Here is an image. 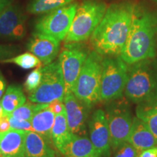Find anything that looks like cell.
<instances>
[{"mask_svg":"<svg viewBox=\"0 0 157 157\" xmlns=\"http://www.w3.org/2000/svg\"><path fill=\"white\" fill-rule=\"evenodd\" d=\"M134 6L129 3L115 4L106 9L101 23L91 35V43L101 56H118L126 43Z\"/></svg>","mask_w":157,"mask_h":157,"instance_id":"obj_1","label":"cell"},{"mask_svg":"<svg viewBox=\"0 0 157 157\" xmlns=\"http://www.w3.org/2000/svg\"><path fill=\"white\" fill-rule=\"evenodd\" d=\"M155 33L156 24L151 15L134 10L128 36L119 55L120 58L129 65L154 58L156 55Z\"/></svg>","mask_w":157,"mask_h":157,"instance_id":"obj_2","label":"cell"},{"mask_svg":"<svg viewBox=\"0 0 157 157\" xmlns=\"http://www.w3.org/2000/svg\"><path fill=\"white\" fill-rule=\"evenodd\" d=\"M128 70L125 95L135 103L157 100V66L151 60H141Z\"/></svg>","mask_w":157,"mask_h":157,"instance_id":"obj_3","label":"cell"},{"mask_svg":"<svg viewBox=\"0 0 157 157\" xmlns=\"http://www.w3.org/2000/svg\"><path fill=\"white\" fill-rule=\"evenodd\" d=\"M106 5L99 0H85L77 7L75 16L66 38V43L84 42L91 36L106 11Z\"/></svg>","mask_w":157,"mask_h":157,"instance_id":"obj_4","label":"cell"},{"mask_svg":"<svg viewBox=\"0 0 157 157\" xmlns=\"http://www.w3.org/2000/svg\"><path fill=\"white\" fill-rule=\"evenodd\" d=\"M103 59L98 52L88 55L82 66L73 93L78 100L90 107L100 100Z\"/></svg>","mask_w":157,"mask_h":157,"instance_id":"obj_5","label":"cell"},{"mask_svg":"<svg viewBox=\"0 0 157 157\" xmlns=\"http://www.w3.org/2000/svg\"><path fill=\"white\" fill-rule=\"evenodd\" d=\"M101 101H111L121 97L128 78L127 63L120 58H107L103 60Z\"/></svg>","mask_w":157,"mask_h":157,"instance_id":"obj_6","label":"cell"},{"mask_svg":"<svg viewBox=\"0 0 157 157\" xmlns=\"http://www.w3.org/2000/svg\"><path fill=\"white\" fill-rule=\"evenodd\" d=\"M65 85L58 61L42 67V77L39 87L29 96V101L36 103H49L55 100L63 101Z\"/></svg>","mask_w":157,"mask_h":157,"instance_id":"obj_7","label":"cell"},{"mask_svg":"<svg viewBox=\"0 0 157 157\" xmlns=\"http://www.w3.org/2000/svg\"><path fill=\"white\" fill-rule=\"evenodd\" d=\"M77 4L72 3L45 13L35 24L36 32L54 37L58 41L66 38L75 16Z\"/></svg>","mask_w":157,"mask_h":157,"instance_id":"obj_8","label":"cell"},{"mask_svg":"<svg viewBox=\"0 0 157 157\" xmlns=\"http://www.w3.org/2000/svg\"><path fill=\"white\" fill-rule=\"evenodd\" d=\"M87 49L79 42L66 43L59 55L65 85V95L73 93L82 68L88 56Z\"/></svg>","mask_w":157,"mask_h":157,"instance_id":"obj_9","label":"cell"},{"mask_svg":"<svg viewBox=\"0 0 157 157\" xmlns=\"http://www.w3.org/2000/svg\"><path fill=\"white\" fill-rule=\"evenodd\" d=\"M105 116L109 124L111 146L116 149L127 141L133 118L128 107L122 103L111 105Z\"/></svg>","mask_w":157,"mask_h":157,"instance_id":"obj_10","label":"cell"},{"mask_svg":"<svg viewBox=\"0 0 157 157\" xmlns=\"http://www.w3.org/2000/svg\"><path fill=\"white\" fill-rule=\"evenodd\" d=\"M25 34L24 15L17 6L8 4L0 13V38L19 40Z\"/></svg>","mask_w":157,"mask_h":157,"instance_id":"obj_11","label":"cell"},{"mask_svg":"<svg viewBox=\"0 0 157 157\" xmlns=\"http://www.w3.org/2000/svg\"><path fill=\"white\" fill-rule=\"evenodd\" d=\"M90 139L101 157H108L111 152V138L105 113L98 109L88 123Z\"/></svg>","mask_w":157,"mask_h":157,"instance_id":"obj_12","label":"cell"},{"mask_svg":"<svg viewBox=\"0 0 157 157\" xmlns=\"http://www.w3.org/2000/svg\"><path fill=\"white\" fill-rule=\"evenodd\" d=\"M63 103L71 133L78 136H86L87 134L86 125L87 115L84 106L85 104L78 100L73 93L65 95Z\"/></svg>","mask_w":157,"mask_h":157,"instance_id":"obj_13","label":"cell"},{"mask_svg":"<svg viewBox=\"0 0 157 157\" xmlns=\"http://www.w3.org/2000/svg\"><path fill=\"white\" fill-rule=\"evenodd\" d=\"M27 48L45 66L53 61L58 56L60 41L48 35L35 32L29 40Z\"/></svg>","mask_w":157,"mask_h":157,"instance_id":"obj_14","label":"cell"},{"mask_svg":"<svg viewBox=\"0 0 157 157\" xmlns=\"http://www.w3.org/2000/svg\"><path fill=\"white\" fill-rule=\"evenodd\" d=\"M25 131L10 129L0 134V156L2 157H25Z\"/></svg>","mask_w":157,"mask_h":157,"instance_id":"obj_15","label":"cell"},{"mask_svg":"<svg viewBox=\"0 0 157 157\" xmlns=\"http://www.w3.org/2000/svg\"><path fill=\"white\" fill-rule=\"evenodd\" d=\"M127 142L136 148L139 154L146 149L157 146V140L146 124L137 117L133 118Z\"/></svg>","mask_w":157,"mask_h":157,"instance_id":"obj_16","label":"cell"},{"mask_svg":"<svg viewBox=\"0 0 157 157\" xmlns=\"http://www.w3.org/2000/svg\"><path fill=\"white\" fill-rule=\"evenodd\" d=\"M59 151L65 157H101L89 137L74 134Z\"/></svg>","mask_w":157,"mask_h":157,"instance_id":"obj_17","label":"cell"},{"mask_svg":"<svg viewBox=\"0 0 157 157\" xmlns=\"http://www.w3.org/2000/svg\"><path fill=\"white\" fill-rule=\"evenodd\" d=\"M47 141L38 133L30 131L25 134V157H56L54 150Z\"/></svg>","mask_w":157,"mask_h":157,"instance_id":"obj_18","label":"cell"},{"mask_svg":"<svg viewBox=\"0 0 157 157\" xmlns=\"http://www.w3.org/2000/svg\"><path fill=\"white\" fill-rule=\"evenodd\" d=\"M55 117L53 112L48 108L41 110L37 112L31 120L33 131L38 133L49 143L52 140L51 132L53 126Z\"/></svg>","mask_w":157,"mask_h":157,"instance_id":"obj_19","label":"cell"},{"mask_svg":"<svg viewBox=\"0 0 157 157\" xmlns=\"http://www.w3.org/2000/svg\"><path fill=\"white\" fill-rule=\"evenodd\" d=\"M26 98L22 88L18 85L9 86L6 90L5 94L2 98L0 103L2 107L4 113L10 115L15 109L25 103Z\"/></svg>","mask_w":157,"mask_h":157,"instance_id":"obj_20","label":"cell"},{"mask_svg":"<svg viewBox=\"0 0 157 157\" xmlns=\"http://www.w3.org/2000/svg\"><path fill=\"white\" fill-rule=\"evenodd\" d=\"M137 117L144 121L157 140V100L139 103Z\"/></svg>","mask_w":157,"mask_h":157,"instance_id":"obj_21","label":"cell"},{"mask_svg":"<svg viewBox=\"0 0 157 157\" xmlns=\"http://www.w3.org/2000/svg\"><path fill=\"white\" fill-rule=\"evenodd\" d=\"M71 134L72 133H71L68 127L66 113L56 115L52 132H51L52 141L55 147L58 151L60 150L64 143L71 137Z\"/></svg>","mask_w":157,"mask_h":157,"instance_id":"obj_22","label":"cell"},{"mask_svg":"<svg viewBox=\"0 0 157 157\" xmlns=\"http://www.w3.org/2000/svg\"><path fill=\"white\" fill-rule=\"evenodd\" d=\"M74 0H32L27 6V12L33 15L48 13L70 5Z\"/></svg>","mask_w":157,"mask_h":157,"instance_id":"obj_23","label":"cell"},{"mask_svg":"<svg viewBox=\"0 0 157 157\" xmlns=\"http://www.w3.org/2000/svg\"><path fill=\"white\" fill-rule=\"evenodd\" d=\"M48 107V103H25L15 109L10 116L23 120L31 121L37 112Z\"/></svg>","mask_w":157,"mask_h":157,"instance_id":"obj_24","label":"cell"},{"mask_svg":"<svg viewBox=\"0 0 157 157\" xmlns=\"http://www.w3.org/2000/svg\"><path fill=\"white\" fill-rule=\"evenodd\" d=\"M4 63H14L23 69L34 68L42 65L40 60L31 52H25L14 58H7L2 60Z\"/></svg>","mask_w":157,"mask_h":157,"instance_id":"obj_25","label":"cell"},{"mask_svg":"<svg viewBox=\"0 0 157 157\" xmlns=\"http://www.w3.org/2000/svg\"><path fill=\"white\" fill-rule=\"evenodd\" d=\"M42 77V66H38L27 76L26 79H25L24 83V88L26 92H30L31 93L36 90L39 85L40 84L41 80Z\"/></svg>","mask_w":157,"mask_h":157,"instance_id":"obj_26","label":"cell"},{"mask_svg":"<svg viewBox=\"0 0 157 157\" xmlns=\"http://www.w3.org/2000/svg\"><path fill=\"white\" fill-rule=\"evenodd\" d=\"M113 157H137L139 153L129 142H124L118 146Z\"/></svg>","mask_w":157,"mask_h":157,"instance_id":"obj_27","label":"cell"},{"mask_svg":"<svg viewBox=\"0 0 157 157\" xmlns=\"http://www.w3.org/2000/svg\"><path fill=\"white\" fill-rule=\"evenodd\" d=\"M10 124L11 129L15 130L25 131V132H30L33 131L32 126H31V121L23 120L15 118L11 116H9Z\"/></svg>","mask_w":157,"mask_h":157,"instance_id":"obj_28","label":"cell"},{"mask_svg":"<svg viewBox=\"0 0 157 157\" xmlns=\"http://www.w3.org/2000/svg\"><path fill=\"white\" fill-rule=\"evenodd\" d=\"M48 108L52 112L54 113L55 115L66 113L63 101H61V100H55V101L50 102L48 103Z\"/></svg>","mask_w":157,"mask_h":157,"instance_id":"obj_29","label":"cell"},{"mask_svg":"<svg viewBox=\"0 0 157 157\" xmlns=\"http://www.w3.org/2000/svg\"><path fill=\"white\" fill-rule=\"evenodd\" d=\"M10 128L9 121V115L4 113L2 117L0 118V134L9 131Z\"/></svg>","mask_w":157,"mask_h":157,"instance_id":"obj_30","label":"cell"},{"mask_svg":"<svg viewBox=\"0 0 157 157\" xmlns=\"http://www.w3.org/2000/svg\"><path fill=\"white\" fill-rule=\"evenodd\" d=\"M137 157H157V146L143 151Z\"/></svg>","mask_w":157,"mask_h":157,"instance_id":"obj_31","label":"cell"},{"mask_svg":"<svg viewBox=\"0 0 157 157\" xmlns=\"http://www.w3.org/2000/svg\"><path fill=\"white\" fill-rule=\"evenodd\" d=\"M5 87H6L5 79V78H4L2 74L1 71H0V99H1V98L2 97V95H4Z\"/></svg>","mask_w":157,"mask_h":157,"instance_id":"obj_32","label":"cell"},{"mask_svg":"<svg viewBox=\"0 0 157 157\" xmlns=\"http://www.w3.org/2000/svg\"><path fill=\"white\" fill-rule=\"evenodd\" d=\"M9 4L8 0H0V13Z\"/></svg>","mask_w":157,"mask_h":157,"instance_id":"obj_33","label":"cell"},{"mask_svg":"<svg viewBox=\"0 0 157 157\" xmlns=\"http://www.w3.org/2000/svg\"><path fill=\"white\" fill-rule=\"evenodd\" d=\"M3 114H4L3 109H2V105H1V103H0V118L2 117Z\"/></svg>","mask_w":157,"mask_h":157,"instance_id":"obj_34","label":"cell"},{"mask_svg":"<svg viewBox=\"0 0 157 157\" xmlns=\"http://www.w3.org/2000/svg\"><path fill=\"white\" fill-rule=\"evenodd\" d=\"M0 141H1V136H0Z\"/></svg>","mask_w":157,"mask_h":157,"instance_id":"obj_35","label":"cell"},{"mask_svg":"<svg viewBox=\"0 0 157 157\" xmlns=\"http://www.w3.org/2000/svg\"><path fill=\"white\" fill-rule=\"evenodd\" d=\"M0 157H2V156H0Z\"/></svg>","mask_w":157,"mask_h":157,"instance_id":"obj_36","label":"cell"}]
</instances>
